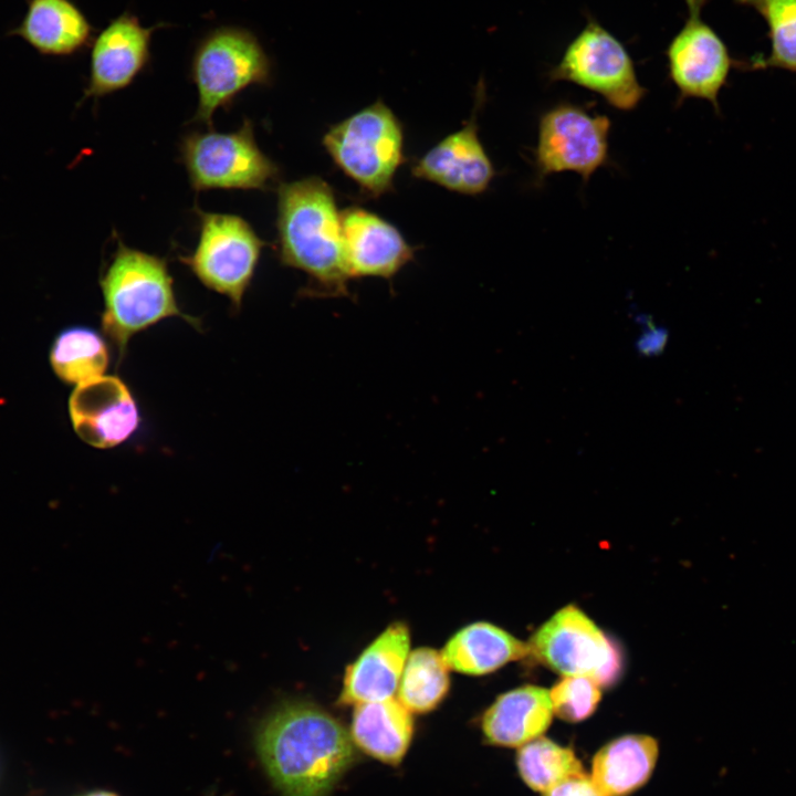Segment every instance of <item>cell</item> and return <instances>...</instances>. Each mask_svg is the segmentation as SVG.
I'll return each mask as SVG.
<instances>
[{
    "instance_id": "cell-24",
    "label": "cell",
    "mask_w": 796,
    "mask_h": 796,
    "mask_svg": "<svg viewBox=\"0 0 796 796\" xmlns=\"http://www.w3.org/2000/svg\"><path fill=\"white\" fill-rule=\"evenodd\" d=\"M449 667L437 650L421 647L407 658L398 685L399 702L410 712L436 709L450 688Z\"/></svg>"
},
{
    "instance_id": "cell-23",
    "label": "cell",
    "mask_w": 796,
    "mask_h": 796,
    "mask_svg": "<svg viewBox=\"0 0 796 796\" xmlns=\"http://www.w3.org/2000/svg\"><path fill=\"white\" fill-rule=\"evenodd\" d=\"M733 1L752 8L764 19L771 43L768 55L757 54L747 61L739 60L737 69H779L796 74V0Z\"/></svg>"
},
{
    "instance_id": "cell-15",
    "label": "cell",
    "mask_w": 796,
    "mask_h": 796,
    "mask_svg": "<svg viewBox=\"0 0 796 796\" xmlns=\"http://www.w3.org/2000/svg\"><path fill=\"white\" fill-rule=\"evenodd\" d=\"M411 171L416 178L454 192L471 196L484 192L495 171L479 138L476 115L430 148Z\"/></svg>"
},
{
    "instance_id": "cell-13",
    "label": "cell",
    "mask_w": 796,
    "mask_h": 796,
    "mask_svg": "<svg viewBox=\"0 0 796 796\" xmlns=\"http://www.w3.org/2000/svg\"><path fill=\"white\" fill-rule=\"evenodd\" d=\"M69 410L77 436L100 449L122 444L140 425L136 399L116 375H103L77 385L71 394Z\"/></svg>"
},
{
    "instance_id": "cell-11",
    "label": "cell",
    "mask_w": 796,
    "mask_h": 796,
    "mask_svg": "<svg viewBox=\"0 0 796 796\" xmlns=\"http://www.w3.org/2000/svg\"><path fill=\"white\" fill-rule=\"evenodd\" d=\"M708 0H685L688 15L667 50L669 77L678 90V104L687 98L710 102L720 114L719 96L726 86L734 59L716 31L702 18Z\"/></svg>"
},
{
    "instance_id": "cell-2",
    "label": "cell",
    "mask_w": 796,
    "mask_h": 796,
    "mask_svg": "<svg viewBox=\"0 0 796 796\" xmlns=\"http://www.w3.org/2000/svg\"><path fill=\"white\" fill-rule=\"evenodd\" d=\"M276 244L280 262L307 275L303 294L345 296L348 281L341 211L332 187L306 177L277 187Z\"/></svg>"
},
{
    "instance_id": "cell-22",
    "label": "cell",
    "mask_w": 796,
    "mask_h": 796,
    "mask_svg": "<svg viewBox=\"0 0 796 796\" xmlns=\"http://www.w3.org/2000/svg\"><path fill=\"white\" fill-rule=\"evenodd\" d=\"M109 360L105 338L87 326L62 329L50 350V363L56 376L76 386L105 375Z\"/></svg>"
},
{
    "instance_id": "cell-10",
    "label": "cell",
    "mask_w": 796,
    "mask_h": 796,
    "mask_svg": "<svg viewBox=\"0 0 796 796\" xmlns=\"http://www.w3.org/2000/svg\"><path fill=\"white\" fill-rule=\"evenodd\" d=\"M528 654L563 675H584L600 687L619 677V650L578 607L568 605L543 624L527 642Z\"/></svg>"
},
{
    "instance_id": "cell-26",
    "label": "cell",
    "mask_w": 796,
    "mask_h": 796,
    "mask_svg": "<svg viewBox=\"0 0 796 796\" xmlns=\"http://www.w3.org/2000/svg\"><path fill=\"white\" fill-rule=\"evenodd\" d=\"M553 713L559 719L577 723L596 711L601 699L600 685L584 675H564L549 690Z\"/></svg>"
},
{
    "instance_id": "cell-18",
    "label": "cell",
    "mask_w": 796,
    "mask_h": 796,
    "mask_svg": "<svg viewBox=\"0 0 796 796\" xmlns=\"http://www.w3.org/2000/svg\"><path fill=\"white\" fill-rule=\"evenodd\" d=\"M553 714L549 691L527 684L498 696L483 713L481 729L492 745L521 747L546 732Z\"/></svg>"
},
{
    "instance_id": "cell-28",
    "label": "cell",
    "mask_w": 796,
    "mask_h": 796,
    "mask_svg": "<svg viewBox=\"0 0 796 796\" xmlns=\"http://www.w3.org/2000/svg\"><path fill=\"white\" fill-rule=\"evenodd\" d=\"M643 323L646 327L636 343L638 354L647 357L661 354L668 342V331L664 327L652 326L646 318Z\"/></svg>"
},
{
    "instance_id": "cell-12",
    "label": "cell",
    "mask_w": 796,
    "mask_h": 796,
    "mask_svg": "<svg viewBox=\"0 0 796 796\" xmlns=\"http://www.w3.org/2000/svg\"><path fill=\"white\" fill-rule=\"evenodd\" d=\"M166 25L145 27L128 11L114 18L91 43L84 98H101L129 86L149 67L153 35Z\"/></svg>"
},
{
    "instance_id": "cell-14",
    "label": "cell",
    "mask_w": 796,
    "mask_h": 796,
    "mask_svg": "<svg viewBox=\"0 0 796 796\" xmlns=\"http://www.w3.org/2000/svg\"><path fill=\"white\" fill-rule=\"evenodd\" d=\"M344 254L350 277L390 279L413 259L415 249L400 231L359 207L341 211Z\"/></svg>"
},
{
    "instance_id": "cell-6",
    "label": "cell",
    "mask_w": 796,
    "mask_h": 796,
    "mask_svg": "<svg viewBox=\"0 0 796 796\" xmlns=\"http://www.w3.org/2000/svg\"><path fill=\"white\" fill-rule=\"evenodd\" d=\"M191 188L207 190H259L273 188L280 167L259 147L253 123L245 118L234 132L192 130L179 143Z\"/></svg>"
},
{
    "instance_id": "cell-20",
    "label": "cell",
    "mask_w": 796,
    "mask_h": 796,
    "mask_svg": "<svg viewBox=\"0 0 796 796\" xmlns=\"http://www.w3.org/2000/svg\"><path fill=\"white\" fill-rule=\"evenodd\" d=\"M413 735L410 711L391 699L357 704L350 736L369 756L389 765L405 757Z\"/></svg>"
},
{
    "instance_id": "cell-9",
    "label": "cell",
    "mask_w": 796,
    "mask_h": 796,
    "mask_svg": "<svg viewBox=\"0 0 796 796\" xmlns=\"http://www.w3.org/2000/svg\"><path fill=\"white\" fill-rule=\"evenodd\" d=\"M610 119L590 114L580 105L559 103L541 114L533 149L535 184L553 174L573 171L587 182L595 171L609 165Z\"/></svg>"
},
{
    "instance_id": "cell-5",
    "label": "cell",
    "mask_w": 796,
    "mask_h": 796,
    "mask_svg": "<svg viewBox=\"0 0 796 796\" xmlns=\"http://www.w3.org/2000/svg\"><path fill=\"white\" fill-rule=\"evenodd\" d=\"M322 143L335 165L368 196L392 188L404 161V130L381 100L333 125Z\"/></svg>"
},
{
    "instance_id": "cell-16",
    "label": "cell",
    "mask_w": 796,
    "mask_h": 796,
    "mask_svg": "<svg viewBox=\"0 0 796 796\" xmlns=\"http://www.w3.org/2000/svg\"><path fill=\"white\" fill-rule=\"evenodd\" d=\"M410 635L402 622L387 627L347 667L338 703L357 705L391 699L409 656Z\"/></svg>"
},
{
    "instance_id": "cell-1",
    "label": "cell",
    "mask_w": 796,
    "mask_h": 796,
    "mask_svg": "<svg viewBox=\"0 0 796 796\" xmlns=\"http://www.w3.org/2000/svg\"><path fill=\"white\" fill-rule=\"evenodd\" d=\"M259 758L282 796H326L355 761L352 739L325 710L287 701L261 722Z\"/></svg>"
},
{
    "instance_id": "cell-27",
    "label": "cell",
    "mask_w": 796,
    "mask_h": 796,
    "mask_svg": "<svg viewBox=\"0 0 796 796\" xmlns=\"http://www.w3.org/2000/svg\"><path fill=\"white\" fill-rule=\"evenodd\" d=\"M543 796H603L584 771L572 775L546 792Z\"/></svg>"
},
{
    "instance_id": "cell-29",
    "label": "cell",
    "mask_w": 796,
    "mask_h": 796,
    "mask_svg": "<svg viewBox=\"0 0 796 796\" xmlns=\"http://www.w3.org/2000/svg\"><path fill=\"white\" fill-rule=\"evenodd\" d=\"M83 796H118L111 792L100 790V792H93Z\"/></svg>"
},
{
    "instance_id": "cell-17",
    "label": "cell",
    "mask_w": 796,
    "mask_h": 796,
    "mask_svg": "<svg viewBox=\"0 0 796 796\" xmlns=\"http://www.w3.org/2000/svg\"><path fill=\"white\" fill-rule=\"evenodd\" d=\"M94 28L73 0H27L21 22L9 31L44 56H71L93 41Z\"/></svg>"
},
{
    "instance_id": "cell-19",
    "label": "cell",
    "mask_w": 796,
    "mask_h": 796,
    "mask_svg": "<svg viewBox=\"0 0 796 796\" xmlns=\"http://www.w3.org/2000/svg\"><path fill=\"white\" fill-rule=\"evenodd\" d=\"M658 756L659 744L654 737L621 735L596 752L590 778L603 796H630L650 779Z\"/></svg>"
},
{
    "instance_id": "cell-21",
    "label": "cell",
    "mask_w": 796,
    "mask_h": 796,
    "mask_svg": "<svg viewBox=\"0 0 796 796\" xmlns=\"http://www.w3.org/2000/svg\"><path fill=\"white\" fill-rule=\"evenodd\" d=\"M441 654L450 669L482 675L528 656V647L502 628L479 621L457 631Z\"/></svg>"
},
{
    "instance_id": "cell-7",
    "label": "cell",
    "mask_w": 796,
    "mask_h": 796,
    "mask_svg": "<svg viewBox=\"0 0 796 796\" xmlns=\"http://www.w3.org/2000/svg\"><path fill=\"white\" fill-rule=\"evenodd\" d=\"M199 235L195 250L179 255L207 289L226 296L232 307H241L266 242L242 217L196 208Z\"/></svg>"
},
{
    "instance_id": "cell-3",
    "label": "cell",
    "mask_w": 796,
    "mask_h": 796,
    "mask_svg": "<svg viewBox=\"0 0 796 796\" xmlns=\"http://www.w3.org/2000/svg\"><path fill=\"white\" fill-rule=\"evenodd\" d=\"M100 286L102 328L116 349L117 365L133 336L166 318L180 317L196 329L201 327L199 318L179 306L166 259L130 248L119 238Z\"/></svg>"
},
{
    "instance_id": "cell-8",
    "label": "cell",
    "mask_w": 796,
    "mask_h": 796,
    "mask_svg": "<svg viewBox=\"0 0 796 796\" xmlns=\"http://www.w3.org/2000/svg\"><path fill=\"white\" fill-rule=\"evenodd\" d=\"M548 80L579 85L625 112L635 109L647 93L625 45L593 17L548 71Z\"/></svg>"
},
{
    "instance_id": "cell-25",
    "label": "cell",
    "mask_w": 796,
    "mask_h": 796,
    "mask_svg": "<svg viewBox=\"0 0 796 796\" xmlns=\"http://www.w3.org/2000/svg\"><path fill=\"white\" fill-rule=\"evenodd\" d=\"M516 768L522 781L541 793L584 771L572 748L544 736L519 747Z\"/></svg>"
},
{
    "instance_id": "cell-4",
    "label": "cell",
    "mask_w": 796,
    "mask_h": 796,
    "mask_svg": "<svg viewBox=\"0 0 796 796\" xmlns=\"http://www.w3.org/2000/svg\"><path fill=\"white\" fill-rule=\"evenodd\" d=\"M189 78L198 95L192 121L210 129L216 112L228 111L243 91L272 84L273 62L250 29L219 25L197 42Z\"/></svg>"
}]
</instances>
